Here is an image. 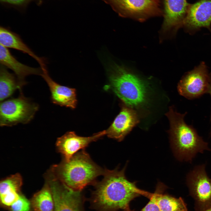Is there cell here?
Here are the masks:
<instances>
[{
  "mask_svg": "<svg viewBox=\"0 0 211 211\" xmlns=\"http://www.w3.org/2000/svg\"><path fill=\"white\" fill-rule=\"evenodd\" d=\"M126 167L120 170H104V178L96 185L93 196V205L101 211L125 210L136 197L151 196L152 193L139 189L135 183L128 180L125 174Z\"/></svg>",
  "mask_w": 211,
  "mask_h": 211,
  "instance_id": "1",
  "label": "cell"
},
{
  "mask_svg": "<svg viewBox=\"0 0 211 211\" xmlns=\"http://www.w3.org/2000/svg\"><path fill=\"white\" fill-rule=\"evenodd\" d=\"M178 113L173 106L169 107L166 115L169 122L168 131L172 151L178 160L191 163L198 153L210 150L208 143L199 136L192 125L185 122L184 118L187 114Z\"/></svg>",
  "mask_w": 211,
  "mask_h": 211,
  "instance_id": "2",
  "label": "cell"
},
{
  "mask_svg": "<svg viewBox=\"0 0 211 211\" xmlns=\"http://www.w3.org/2000/svg\"><path fill=\"white\" fill-rule=\"evenodd\" d=\"M107 68L110 88L123 103L138 113L147 108L149 102L148 83L115 63L110 62Z\"/></svg>",
  "mask_w": 211,
  "mask_h": 211,
  "instance_id": "3",
  "label": "cell"
},
{
  "mask_svg": "<svg viewBox=\"0 0 211 211\" xmlns=\"http://www.w3.org/2000/svg\"><path fill=\"white\" fill-rule=\"evenodd\" d=\"M52 169L55 178L71 189L79 192L95 183L97 177L104 172L84 150L76 153L68 161L64 160Z\"/></svg>",
  "mask_w": 211,
  "mask_h": 211,
  "instance_id": "4",
  "label": "cell"
},
{
  "mask_svg": "<svg viewBox=\"0 0 211 211\" xmlns=\"http://www.w3.org/2000/svg\"><path fill=\"white\" fill-rule=\"evenodd\" d=\"M20 93L17 98L1 102V126L28 123L33 120L38 110L39 106L37 103L24 96L22 92Z\"/></svg>",
  "mask_w": 211,
  "mask_h": 211,
  "instance_id": "5",
  "label": "cell"
},
{
  "mask_svg": "<svg viewBox=\"0 0 211 211\" xmlns=\"http://www.w3.org/2000/svg\"><path fill=\"white\" fill-rule=\"evenodd\" d=\"M120 16L143 21L163 15L160 0H103Z\"/></svg>",
  "mask_w": 211,
  "mask_h": 211,
  "instance_id": "6",
  "label": "cell"
},
{
  "mask_svg": "<svg viewBox=\"0 0 211 211\" xmlns=\"http://www.w3.org/2000/svg\"><path fill=\"white\" fill-rule=\"evenodd\" d=\"M205 167V164L196 166L186 176V183L194 200L196 211H204L211 207V178Z\"/></svg>",
  "mask_w": 211,
  "mask_h": 211,
  "instance_id": "7",
  "label": "cell"
},
{
  "mask_svg": "<svg viewBox=\"0 0 211 211\" xmlns=\"http://www.w3.org/2000/svg\"><path fill=\"white\" fill-rule=\"evenodd\" d=\"M209 78L207 66L204 62H202L183 75L178 84V92L189 100L198 98L207 93Z\"/></svg>",
  "mask_w": 211,
  "mask_h": 211,
  "instance_id": "8",
  "label": "cell"
},
{
  "mask_svg": "<svg viewBox=\"0 0 211 211\" xmlns=\"http://www.w3.org/2000/svg\"><path fill=\"white\" fill-rule=\"evenodd\" d=\"M211 0H198L190 4L182 27L193 34L202 28L211 32Z\"/></svg>",
  "mask_w": 211,
  "mask_h": 211,
  "instance_id": "9",
  "label": "cell"
},
{
  "mask_svg": "<svg viewBox=\"0 0 211 211\" xmlns=\"http://www.w3.org/2000/svg\"><path fill=\"white\" fill-rule=\"evenodd\" d=\"M54 203V211H81L80 192L73 190L54 178L49 184Z\"/></svg>",
  "mask_w": 211,
  "mask_h": 211,
  "instance_id": "10",
  "label": "cell"
},
{
  "mask_svg": "<svg viewBox=\"0 0 211 211\" xmlns=\"http://www.w3.org/2000/svg\"><path fill=\"white\" fill-rule=\"evenodd\" d=\"M139 122L137 111L123 103L119 113L106 130V135L110 138L121 141Z\"/></svg>",
  "mask_w": 211,
  "mask_h": 211,
  "instance_id": "11",
  "label": "cell"
},
{
  "mask_svg": "<svg viewBox=\"0 0 211 211\" xmlns=\"http://www.w3.org/2000/svg\"><path fill=\"white\" fill-rule=\"evenodd\" d=\"M189 4L187 0H163L164 32L175 33L182 27Z\"/></svg>",
  "mask_w": 211,
  "mask_h": 211,
  "instance_id": "12",
  "label": "cell"
},
{
  "mask_svg": "<svg viewBox=\"0 0 211 211\" xmlns=\"http://www.w3.org/2000/svg\"><path fill=\"white\" fill-rule=\"evenodd\" d=\"M105 135L106 130L89 137H81L74 132H69L57 139L56 146L59 152L63 155L64 160L67 161L78 151L84 149L91 143L98 140Z\"/></svg>",
  "mask_w": 211,
  "mask_h": 211,
  "instance_id": "13",
  "label": "cell"
},
{
  "mask_svg": "<svg viewBox=\"0 0 211 211\" xmlns=\"http://www.w3.org/2000/svg\"><path fill=\"white\" fill-rule=\"evenodd\" d=\"M42 70L41 76L49 87L52 102L61 106L75 108L77 103L75 89L55 81L50 76L47 68L42 69Z\"/></svg>",
  "mask_w": 211,
  "mask_h": 211,
  "instance_id": "14",
  "label": "cell"
},
{
  "mask_svg": "<svg viewBox=\"0 0 211 211\" xmlns=\"http://www.w3.org/2000/svg\"><path fill=\"white\" fill-rule=\"evenodd\" d=\"M0 62V64L11 70L18 81L24 85L26 84L25 78L27 76L32 75L41 76L42 72L40 67H33L20 62L8 48L1 45Z\"/></svg>",
  "mask_w": 211,
  "mask_h": 211,
  "instance_id": "15",
  "label": "cell"
},
{
  "mask_svg": "<svg viewBox=\"0 0 211 211\" xmlns=\"http://www.w3.org/2000/svg\"><path fill=\"white\" fill-rule=\"evenodd\" d=\"M0 43L8 49H14L28 55L38 63L40 67H47L46 59L37 56L24 42L19 35L12 31L9 28L0 27Z\"/></svg>",
  "mask_w": 211,
  "mask_h": 211,
  "instance_id": "16",
  "label": "cell"
},
{
  "mask_svg": "<svg viewBox=\"0 0 211 211\" xmlns=\"http://www.w3.org/2000/svg\"><path fill=\"white\" fill-rule=\"evenodd\" d=\"M22 184L21 176L16 174L1 181L0 184L1 205L8 208L19 198Z\"/></svg>",
  "mask_w": 211,
  "mask_h": 211,
  "instance_id": "17",
  "label": "cell"
},
{
  "mask_svg": "<svg viewBox=\"0 0 211 211\" xmlns=\"http://www.w3.org/2000/svg\"><path fill=\"white\" fill-rule=\"evenodd\" d=\"M24 85L18 80L14 74L10 72L8 69L0 64V100L3 101L11 96L17 89L22 92Z\"/></svg>",
  "mask_w": 211,
  "mask_h": 211,
  "instance_id": "18",
  "label": "cell"
},
{
  "mask_svg": "<svg viewBox=\"0 0 211 211\" xmlns=\"http://www.w3.org/2000/svg\"><path fill=\"white\" fill-rule=\"evenodd\" d=\"M30 201L33 211H54L53 196L48 184L34 194Z\"/></svg>",
  "mask_w": 211,
  "mask_h": 211,
  "instance_id": "19",
  "label": "cell"
},
{
  "mask_svg": "<svg viewBox=\"0 0 211 211\" xmlns=\"http://www.w3.org/2000/svg\"><path fill=\"white\" fill-rule=\"evenodd\" d=\"M159 192L157 190L154 194L161 211H188L181 197L176 198Z\"/></svg>",
  "mask_w": 211,
  "mask_h": 211,
  "instance_id": "20",
  "label": "cell"
},
{
  "mask_svg": "<svg viewBox=\"0 0 211 211\" xmlns=\"http://www.w3.org/2000/svg\"><path fill=\"white\" fill-rule=\"evenodd\" d=\"M9 211H32L30 201L21 194L18 199L9 207Z\"/></svg>",
  "mask_w": 211,
  "mask_h": 211,
  "instance_id": "21",
  "label": "cell"
},
{
  "mask_svg": "<svg viewBox=\"0 0 211 211\" xmlns=\"http://www.w3.org/2000/svg\"><path fill=\"white\" fill-rule=\"evenodd\" d=\"M149 199V202L140 211H161L154 193Z\"/></svg>",
  "mask_w": 211,
  "mask_h": 211,
  "instance_id": "22",
  "label": "cell"
},
{
  "mask_svg": "<svg viewBox=\"0 0 211 211\" xmlns=\"http://www.w3.org/2000/svg\"><path fill=\"white\" fill-rule=\"evenodd\" d=\"M1 1L8 3L14 4H18L23 3L25 0H1Z\"/></svg>",
  "mask_w": 211,
  "mask_h": 211,
  "instance_id": "23",
  "label": "cell"
},
{
  "mask_svg": "<svg viewBox=\"0 0 211 211\" xmlns=\"http://www.w3.org/2000/svg\"><path fill=\"white\" fill-rule=\"evenodd\" d=\"M207 93H208L210 94L211 97V73L209 74V83ZM210 120L211 121V114ZM210 134L211 135V131Z\"/></svg>",
  "mask_w": 211,
  "mask_h": 211,
  "instance_id": "24",
  "label": "cell"
},
{
  "mask_svg": "<svg viewBox=\"0 0 211 211\" xmlns=\"http://www.w3.org/2000/svg\"><path fill=\"white\" fill-rule=\"evenodd\" d=\"M204 211H211V207L208 208Z\"/></svg>",
  "mask_w": 211,
  "mask_h": 211,
  "instance_id": "25",
  "label": "cell"
},
{
  "mask_svg": "<svg viewBox=\"0 0 211 211\" xmlns=\"http://www.w3.org/2000/svg\"><path fill=\"white\" fill-rule=\"evenodd\" d=\"M125 211H131L129 208V207H128L127 208L125 209Z\"/></svg>",
  "mask_w": 211,
  "mask_h": 211,
  "instance_id": "26",
  "label": "cell"
}]
</instances>
